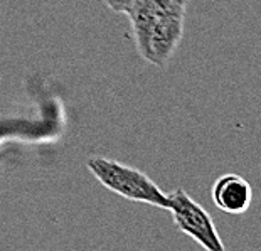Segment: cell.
Here are the masks:
<instances>
[{
    "label": "cell",
    "instance_id": "obj_1",
    "mask_svg": "<svg viewBox=\"0 0 261 251\" xmlns=\"http://www.w3.org/2000/svg\"><path fill=\"white\" fill-rule=\"evenodd\" d=\"M86 165L105 187L118 196L135 203L157 206L160 209H170L169 194H165L142 170L107 157H91Z\"/></svg>",
    "mask_w": 261,
    "mask_h": 251
},
{
    "label": "cell",
    "instance_id": "obj_2",
    "mask_svg": "<svg viewBox=\"0 0 261 251\" xmlns=\"http://www.w3.org/2000/svg\"><path fill=\"white\" fill-rule=\"evenodd\" d=\"M170 213L180 233L191 236L207 251H224V243L214 226L211 214L197 204L184 189H175L169 194Z\"/></svg>",
    "mask_w": 261,
    "mask_h": 251
},
{
    "label": "cell",
    "instance_id": "obj_3",
    "mask_svg": "<svg viewBox=\"0 0 261 251\" xmlns=\"http://www.w3.org/2000/svg\"><path fill=\"white\" fill-rule=\"evenodd\" d=\"M184 34V15L160 14L150 34V63L165 68Z\"/></svg>",
    "mask_w": 261,
    "mask_h": 251
},
{
    "label": "cell",
    "instance_id": "obj_4",
    "mask_svg": "<svg viewBox=\"0 0 261 251\" xmlns=\"http://www.w3.org/2000/svg\"><path fill=\"white\" fill-rule=\"evenodd\" d=\"M251 184L238 174H224L214 182L213 200L227 214H243L251 206Z\"/></svg>",
    "mask_w": 261,
    "mask_h": 251
},
{
    "label": "cell",
    "instance_id": "obj_5",
    "mask_svg": "<svg viewBox=\"0 0 261 251\" xmlns=\"http://www.w3.org/2000/svg\"><path fill=\"white\" fill-rule=\"evenodd\" d=\"M126 15L132 22L138 54L150 63V34H152L159 10L152 0H135L132 7L126 10Z\"/></svg>",
    "mask_w": 261,
    "mask_h": 251
},
{
    "label": "cell",
    "instance_id": "obj_6",
    "mask_svg": "<svg viewBox=\"0 0 261 251\" xmlns=\"http://www.w3.org/2000/svg\"><path fill=\"white\" fill-rule=\"evenodd\" d=\"M107 4V7H110L113 12H118V14H126V10L132 7V4L135 0H103Z\"/></svg>",
    "mask_w": 261,
    "mask_h": 251
},
{
    "label": "cell",
    "instance_id": "obj_7",
    "mask_svg": "<svg viewBox=\"0 0 261 251\" xmlns=\"http://www.w3.org/2000/svg\"><path fill=\"white\" fill-rule=\"evenodd\" d=\"M174 2H175V4H179L180 7H184V9H186V5H187V0H174Z\"/></svg>",
    "mask_w": 261,
    "mask_h": 251
}]
</instances>
